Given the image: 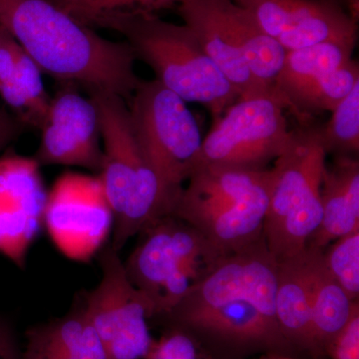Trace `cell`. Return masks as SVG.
<instances>
[{
	"instance_id": "obj_21",
	"label": "cell",
	"mask_w": 359,
	"mask_h": 359,
	"mask_svg": "<svg viewBox=\"0 0 359 359\" xmlns=\"http://www.w3.org/2000/svg\"><path fill=\"white\" fill-rule=\"evenodd\" d=\"M42 71L22 48L13 78L0 85V96L23 125L41 128L50 107V96L45 89Z\"/></svg>"
},
{
	"instance_id": "obj_24",
	"label": "cell",
	"mask_w": 359,
	"mask_h": 359,
	"mask_svg": "<svg viewBox=\"0 0 359 359\" xmlns=\"http://www.w3.org/2000/svg\"><path fill=\"white\" fill-rule=\"evenodd\" d=\"M332 112L330 121L321 126L327 154L355 157L359 151V83Z\"/></svg>"
},
{
	"instance_id": "obj_13",
	"label": "cell",
	"mask_w": 359,
	"mask_h": 359,
	"mask_svg": "<svg viewBox=\"0 0 359 359\" xmlns=\"http://www.w3.org/2000/svg\"><path fill=\"white\" fill-rule=\"evenodd\" d=\"M33 158L0 157V254L18 266L44 224L47 193Z\"/></svg>"
},
{
	"instance_id": "obj_5",
	"label": "cell",
	"mask_w": 359,
	"mask_h": 359,
	"mask_svg": "<svg viewBox=\"0 0 359 359\" xmlns=\"http://www.w3.org/2000/svg\"><path fill=\"white\" fill-rule=\"evenodd\" d=\"M100 27L122 34L136 59L154 71L157 81L185 102L204 106L214 121L238 100L237 90L185 25L161 20L155 13H134L110 18Z\"/></svg>"
},
{
	"instance_id": "obj_1",
	"label": "cell",
	"mask_w": 359,
	"mask_h": 359,
	"mask_svg": "<svg viewBox=\"0 0 359 359\" xmlns=\"http://www.w3.org/2000/svg\"><path fill=\"white\" fill-rule=\"evenodd\" d=\"M276 280L278 262L263 236L219 257L166 316L231 346L283 349L290 346L276 323Z\"/></svg>"
},
{
	"instance_id": "obj_2",
	"label": "cell",
	"mask_w": 359,
	"mask_h": 359,
	"mask_svg": "<svg viewBox=\"0 0 359 359\" xmlns=\"http://www.w3.org/2000/svg\"><path fill=\"white\" fill-rule=\"evenodd\" d=\"M0 26L59 81L115 94L127 104L141 83L126 41L104 39L49 0H0Z\"/></svg>"
},
{
	"instance_id": "obj_4",
	"label": "cell",
	"mask_w": 359,
	"mask_h": 359,
	"mask_svg": "<svg viewBox=\"0 0 359 359\" xmlns=\"http://www.w3.org/2000/svg\"><path fill=\"white\" fill-rule=\"evenodd\" d=\"M172 216L199 231L219 256L263 237L269 207V169L207 165L197 168Z\"/></svg>"
},
{
	"instance_id": "obj_26",
	"label": "cell",
	"mask_w": 359,
	"mask_h": 359,
	"mask_svg": "<svg viewBox=\"0 0 359 359\" xmlns=\"http://www.w3.org/2000/svg\"><path fill=\"white\" fill-rule=\"evenodd\" d=\"M144 359H203L192 335L183 328L175 327L153 341Z\"/></svg>"
},
{
	"instance_id": "obj_9",
	"label": "cell",
	"mask_w": 359,
	"mask_h": 359,
	"mask_svg": "<svg viewBox=\"0 0 359 359\" xmlns=\"http://www.w3.org/2000/svg\"><path fill=\"white\" fill-rule=\"evenodd\" d=\"M285 109L275 95L238 99L203 139L197 168L268 169L269 163L282 154L292 137Z\"/></svg>"
},
{
	"instance_id": "obj_23",
	"label": "cell",
	"mask_w": 359,
	"mask_h": 359,
	"mask_svg": "<svg viewBox=\"0 0 359 359\" xmlns=\"http://www.w3.org/2000/svg\"><path fill=\"white\" fill-rule=\"evenodd\" d=\"M73 18L89 26L134 13H155L178 6L182 0H49Z\"/></svg>"
},
{
	"instance_id": "obj_33",
	"label": "cell",
	"mask_w": 359,
	"mask_h": 359,
	"mask_svg": "<svg viewBox=\"0 0 359 359\" xmlns=\"http://www.w3.org/2000/svg\"><path fill=\"white\" fill-rule=\"evenodd\" d=\"M327 1L334 2V4H339L341 6V4H344V0H327Z\"/></svg>"
},
{
	"instance_id": "obj_8",
	"label": "cell",
	"mask_w": 359,
	"mask_h": 359,
	"mask_svg": "<svg viewBox=\"0 0 359 359\" xmlns=\"http://www.w3.org/2000/svg\"><path fill=\"white\" fill-rule=\"evenodd\" d=\"M128 107L146 159L179 200L199 161L203 139L197 120L183 99L156 79L142 80Z\"/></svg>"
},
{
	"instance_id": "obj_27",
	"label": "cell",
	"mask_w": 359,
	"mask_h": 359,
	"mask_svg": "<svg viewBox=\"0 0 359 359\" xmlns=\"http://www.w3.org/2000/svg\"><path fill=\"white\" fill-rule=\"evenodd\" d=\"M330 359H359V306L351 320L327 346Z\"/></svg>"
},
{
	"instance_id": "obj_15",
	"label": "cell",
	"mask_w": 359,
	"mask_h": 359,
	"mask_svg": "<svg viewBox=\"0 0 359 359\" xmlns=\"http://www.w3.org/2000/svg\"><path fill=\"white\" fill-rule=\"evenodd\" d=\"M233 4V0H182L178 11L184 25L237 90L238 99L276 96L259 84L248 68L231 18Z\"/></svg>"
},
{
	"instance_id": "obj_22",
	"label": "cell",
	"mask_w": 359,
	"mask_h": 359,
	"mask_svg": "<svg viewBox=\"0 0 359 359\" xmlns=\"http://www.w3.org/2000/svg\"><path fill=\"white\" fill-rule=\"evenodd\" d=\"M359 83V65L351 59L346 65L328 73L316 82L295 103L292 112L299 122H311L316 113L332 110Z\"/></svg>"
},
{
	"instance_id": "obj_3",
	"label": "cell",
	"mask_w": 359,
	"mask_h": 359,
	"mask_svg": "<svg viewBox=\"0 0 359 359\" xmlns=\"http://www.w3.org/2000/svg\"><path fill=\"white\" fill-rule=\"evenodd\" d=\"M100 120L103 161L100 181L114 222L111 245L117 252L130 238L171 216L178 199L163 185L137 140L128 104L107 92H90Z\"/></svg>"
},
{
	"instance_id": "obj_31",
	"label": "cell",
	"mask_w": 359,
	"mask_h": 359,
	"mask_svg": "<svg viewBox=\"0 0 359 359\" xmlns=\"http://www.w3.org/2000/svg\"><path fill=\"white\" fill-rule=\"evenodd\" d=\"M259 359H297L292 358V356L285 355V354L282 353H269L266 354V355L262 356Z\"/></svg>"
},
{
	"instance_id": "obj_14",
	"label": "cell",
	"mask_w": 359,
	"mask_h": 359,
	"mask_svg": "<svg viewBox=\"0 0 359 359\" xmlns=\"http://www.w3.org/2000/svg\"><path fill=\"white\" fill-rule=\"evenodd\" d=\"M34 159L39 166L62 165L100 172L103 150L98 110L74 90L51 99Z\"/></svg>"
},
{
	"instance_id": "obj_19",
	"label": "cell",
	"mask_w": 359,
	"mask_h": 359,
	"mask_svg": "<svg viewBox=\"0 0 359 359\" xmlns=\"http://www.w3.org/2000/svg\"><path fill=\"white\" fill-rule=\"evenodd\" d=\"M304 252L278 263L276 316L280 332L290 346L313 353L311 295L304 269Z\"/></svg>"
},
{
	"instance_id": "obj_7",
	"label": "cell",
	"mask_w": 359,
	"mask_h": 359,
	"mask_svg": "<svg viewBox=\"0 0 359 359\" xmlns=\"http://www.w3.org/2000/svg\"><path fill=\"white\" fill-rule=\"evenodd\" d=\"M140 235L125 269L152 302L155 316H167L219 256L199 231L172 215Z\"/></svg>"
},
{
	"instance_id": "obj_16",
	"label": "cell",
	"mask_w": 359,
	"mask_h": 359,
	"mask_svg": "<svg viewBox=\"0 0 359 359\" xmlns=\"http://www.w3.org/2000/svg\"><path fill=\"white\" fill-rule=\"evenodd\" d=\"M321 219L306 249L323 250L337 238L359 230V161L335 156L325 165L320 189Z\"/></svg>"
},
{
	"instance_id": "obj_6",
	"label": "cell",
	"mask_w": 359,
	"mask_h": 359,
	"mask_svg": "<svg viewBox=\"0 0 359 359\" xmlns=\"http://www.w3.org/2000/svg\"><path fill=\"white\" fill-rule=\"evenodd\" d=\"M321 126L301 123L269 169L266 247L278 263L301 256L321 219V182L327 165Z\"/></svg>"
},
{
	"instance_id": "obj_30",
	"label": "cell",
	"mask_w": 359,
	"mask_h": 359,
	"mask_svg": "<svg viewBox=\"0 0 359 359\" xmlns=\"http://www.w3.org/2000/svg\"><path fill=\"white\" fill-rule=\"evenodd\" d=\"M23 127L15 116L0 107V153L21 133Z\"/></svg>"
},
{
	"instance_id": "obj_20",
	"label": "cell",
	"mask_w": 359,
	"mask_h": 359,
	"mask_svg": "<svg viewBox=\"0 0 359 359\" xmlns=\"http://www.w3.org/2000/svg\"><path fill=\"white\" fill-rule=\"evenodd\" d=\"M354 46L323 43L287 51L275 84L276 95L292 110L299 98L318 80L353 59Z\"/></svg>"
},
{
	"instance_id": "obj_25",
	"label": "cell",
	"mask_w": 359,
	"mask_h": 359,
	"mask_svg": "<svg viewBox=\"0 0 359 359\" xmlns=\"http://www.w3.org/2000/svg\"><path fill=\"white\" fill-rule=\"evenodd\" d=\"M323 262L330 275L351 301L359 297V230L342 236L323 250Z\"/></svg>"
},
{
	"instance_id": "obj_29",
	"label": "cell",
	"mask_w": 359,
	"mask_h": 359,
	"mask_svg": "<svg viewBox=\"0 0 359 359\" xmlns=\"http://www.w3.org/2000/svg\"><path fill=\"white\" fill-rule=\"evenodd\" d=\"M21 348L13 327L0 318V359H20Z\"/></svg>"
},
{
	"instance_id": "obj_28",
	"label": "cell",
	"mask_w": 359,
	"mask_h": 359,
	"mask_svg": "<svg viewBox=\"0 0 359 359\" xmlns=\"http://www.w3.org/2000/svg\"><path fill=\"white\" fill-rule=\"evenodd\" d=\"M20 48L16 40L0 26V85L13 78Z\"/></svg>"
},
{
	"instance_id": "obj_17",
	"label": "cell",
	"mask_w": 359,
	"mask_h": 359,
	"mask_svg": "<svg viewBox=\"0 0 359 359\" xmlns=\"http://www.w3.org/2000/svg\"><path fill=\"white\" fill-rule=\"evenodd\" d=\"M20 359H108L83 306L29 328Z\"/></svg>"
},
{
	"instance_id": "obj_32",
	"label": "cell",
	"mask_w": 359,
	"mask_h": 359,
	"mask_svg": "<svg viewBox=\"0 0 359 359\" xmlns=\"http://www.w3.org/2000/svg\"><path fill=\"white\" fill-rule=\"evenodd\" d=\"M233 1L235 2L236 4H238V6L248 8V7H250L254 4L255 0H233Z\"/></svg>"
},
{
	"instance_id": "obj_12",
	"label": "cell",
	"mask_w": 359,
	"mask_h": 359,
	"mask_svg": "<svg viewBox=\"0 0 359 359\" xmlns=\"http://www.w3.org/2000/svg\"><path fill=\"white\" fill-rule=\"evenodd\" d=\"M247 9L285 51L323 43L355 47L358 41V22L327 0H255Z\"/></svg>"
},
{
	"instance_id": "obj_11",
	"label": "cell",
	"mask_w": 359,
	"mask_h": 359,
	"mask_svg": "<svg viewBox=\"0 0 359 359\" xmlns=\"http://www.w3.org/2000/svg\"><path fill=\"white\" fill-rule=\"evenodd\" d=\"M112 221L100 178L66 173L47 194L44 223L56 245L72 259L91 257Z\"/></svg>"
},
{
	"instance_id": "obj_18",
	"label": "cell",
	"mask_w": 359,
	"mask_h": 359,
	"mask_svg": "<svg viewBox=\"0 0 359 359\" xmlns=\"http://www.w3.org/2000/svg\"><path fill=\"white\" fill-rule=\"evenodd\" d=\"M304 264L311 295L313 354H321L344 330L359 304L349 299L330 275L323 250L306 249Z\"/></svg>"
},
{
	"instance_id": "obj_10",
	"label": "cell",
	"mask_w": 359,
	"mask_h": 359,
	"mask_svg": "<svg viewBox=\"0 0 359 359\" xmlns=\"http://www.w3.org/2000/svg\"><path fill=\"white\" fill-rule=\"evenodd\" d=\"M99 264L102 278L84 295L85 313L108 359H144L154 341L148 327L154 306L129 280L119 252L111 244L99 255Z\"/></svg>"
}]
</instances>
